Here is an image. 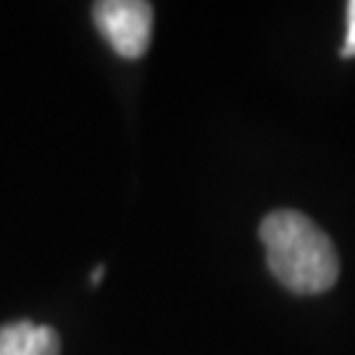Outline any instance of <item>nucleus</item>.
<instances>
[{
  "label": "nucleus",
  "mask_w": 355,
  "mask_h": 355,
  "mask_svg": "<svg viewBox=\"0 0 355 355\" xmlns=\"http://www.w3.org/2000/svg\"><path fill=\"white\" fill-rule=\"evenodd\" d=\"M266 261L279 284L297 295H318L334 287L340 255L329 234L297 211H274L261 221Z\"/></svg>",
  "instance_id": "obj_1"
},
{
  "label": "nucleus",
  "mask_w": 355,
  "mask_h": 355,
  "mask_svg": "<svg viewBox=\"0 0 355 355\" xmlns=\"http://www.w3.org/2000/svg\"><path fill=\"white\" fill-rule=\"evenodd\" d=\"M95 26L124 58H142L153 37V6L145 0H103L92 8Z\"/></svg>",
  "instance_id": "obj_2"
},
{
  "label": "nucleus",
  "mask_w": 355,
  "mask_h": 355,
  "mask_svg": "<svg viewBox=\"0 0 355 355\" xmlns=\"http://www.w3.org/2000/svg\"><path fill=\"white\" fill-rule=\"evenodd\" d=\"M37 324L32 321H16L0 327V355H32Z\"/></svg>",
  "instance_id": "obj_3"
},
{
  "label": "nucleus",
  "mask_w": 355,
  "mask_h": 355,
  "mask_svg": "<svg viewBox=\"0 0 355 355\" xmlns=\"http://www.w3.org/2000/svg\"><path fill=\"white\" fill-rule=\"evenodd\" d=\"M32 355H61V337L53 327H37Z\"/></svg>",
  "instance_id": "obj_4"
},
{
  "label": "nucleus",
  "mask_w": 355,
  "mask_h": 355,
  "mask_svg": "<svg viewBox=\"0 0 355 355\" xmlns=\"http://www.w3.org/2000/svg\"><path fill=\"white\" fill-rule=\"evenodd\" d=\"M343 55L345 58H353L355 55V0L347 3V37H345L343 45Z\"/></svg>",
  "instance_id": "obj_5"
},
{
  "label": "nucleus",
  "mask_w": 355,
  "mask_h": 355,
  "mask_svg": "<svg viewBox=\"0 0 355 355\" xmlns=\"http://www.w3.org/2000/svg\"><path fill=\"white\" fill-rule=\"evenodd\" d=\"M103 274H105V266H98L95 271H92V277H89V282H92V284H98V282L103 279Z\"/></svg>",
  "instance_id": "obj_6"
}]
</instances>
